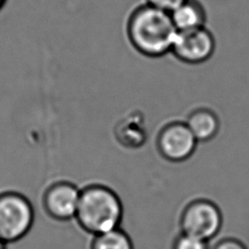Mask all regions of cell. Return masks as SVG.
I'll return each mask as SVG.
<instances>
[{"label": "cell", "mask_w": 249, "mask_h": 249, "mask_svg": "<svg viewBox=\"0 0 249 249\" xmlns=\"http://www.w3.org/2000/svg\"><path fill=\"white\" fill-rule=\"evenodd\" d=\"M172 249H209V245L204 239L181 231L174 238Z\"/></svg>", "instance_id": "8fae6325"}, {"label": "cell", "mask_w": 249, "mask_h": 249, "mask_svg": "<svg viewBox=\"0 0 249 249\" xmlns=\"http://www.w3.org/2000/svg\"><path fill=\"white\" fill-rule=\"evenodd\" d=\"M148 4L165 12L171 13L186 0H147Z\"/></svg>", "instance_id": "7c38bea8"}, {"label": "cell", "mask_w": 249, "mask_h": 249, "mask_svg": "<svg viewBox=\"0 0 249 249\" xmlns=\"http://www.w3.org/2000/svg\"><path fill=\"white\" fill-rule=\"evenodd\" d=\"M34 219V207L23 194L0 193V239L7 244L21 239L30 231Z\"/></svg>", "instance_id": "3957f363"}, {"label": "cell", "mask_w": 249, "mask_h": 249, "mask_svg": "<svg viewBox=\"0 0 249 249\" xmlns=\"http://www.w3.org/2000/svg\"><path fill=\"white\" fill-rule=\"evenodd\" d=\"M6 245L7 243L4 242L2 239H0V249H6Z\"/></svg>", "instance_id": "5bb4252c"}, {"label": "cell", "mask_w": 249, "mask_h": 249, "mask_svg": "<svg viewBox=\"0 0 249 249\" xmlns=\"http://www.w3.org/2000/svg\"><path fill=\"white\" fill-rule=\"evenodd\" d=\"M178 30L170 13L149 4L137 8L127 23V35L132 46L142 54L161 56L173 48Z\"/></svg>", "instance_id": "6da1fadb"}, {"label": "cell", "mask_w": 249, "mask_h": 249, "mask_svg": "<svg viewBox=\"0 0 249 249\" xmlns=\"http://www.w3.org/2000/svg\"><path fill=\"white\" fill-rule=\"evenodd\" d=\"M197 142L212 140L219 132L220 120L216 113L207 108L192 111L185 122Z\"/></svg>", "instance_id": "ba28073f"}, {"label": "cell", "mask_w": 249, "mask_h": 249, "mask_svg": "<svg viewBox=\"0 0 249 249\" xmlns=\"http://www.w3.org/2000/svg\"><path fill=\"white\" fill-rule=\"evenodd\" d=\"M5 2H6V0H0V10H1V9H2V7L4 6Z\"/></svg>", "instance_id": "9a60e30c"}, {"label": "cell", "mask_w": 249, "mask_h": 249, "mask_svg": "<svg viewBox=\"0 0 249 249\" xmlns=\"http://www.w3.org/2000/svg\"><path fill=\"white\" fill-rule=\"evenodd\" d=\"M172 21L178 31H186L203 27L205 11L196 0H186L170 13Z\"/></svg>", "instance_id": "9c48e42d"}, {"label": "cell", "mask_w": 249, "mask_h": 249, "mask_svg": "<svg viewBox=\"0 0 249 249\" xmlns=\"http://www.w3.org/2000/svg\"><path fill=\"white\" fill-rule=\"evenodd\" d=\"M124 217V205L111 188L90 184L81 189L75 220L89 233L97 235L118 228Z\"/></svg>", "instance_id": "7a4b0ae2"}, {"label": "cell", "mask_w": 249, "mask_h": 249, "mask_svg": "<svg viewBox=\"0 0 249 249\" xmlns=\"http://www.w3.org/2000/svg\"><path fill=\"white\" fill-rule=\"evenodd\" d=\"M81 190L72 182L56 181L44 192L42 204L45 212L55 221L75 219Z\"/></svg>", "instance_id": "8992f818"}, {"label": "cell", "mask_w": 249, "mask_h": 249, "mask_svg": "<svg viewBox=\"0 0 249 249\" xmlns=\"http://www.w3.org/2000/svg\"><path fill=\"white\" fill-rule=\"evenodd\" d=\"M213 249H248L240 240L232 237H226L218 241Z\"/></svg>", "instance_id": "4fadbf2b"}, {"label": "cell", "mask_w": 249, "mask_h": 249, "mask_svg": "<svg viewBox=\"0 0 249 249\" xmlns=\"http://www.w3.org/2000/svg\"><path fill=\"white\" fill-rule=\"evenodd\" d=\"M214 50L215 41L213 35L203 26L178 31L171 52L183 62L197 64L210 58Z\"/></svg>", "instance_id": "52a82bcc"}, {"label": "cell", "mask_w": 249, "mask_h": 249, "mask_svg": "<svg viewBox=\"0 0 249 249\" xmlns=\"http://www.w3.org/2000/svg\"><path fill=\"white\" fill-rule=\"evenodd\" d=\"M197 140L185 122H171L160 130L157 147L160 156L172 162L190 159L196 151Z\"/></svg>", "instance_id": "5b68a950"}, {"label": "cell", "mask_w": 249, "mask_h": 249, "mask_svg": "<svg viewBox=\"0 0 249 249\" xmlns=\"http://www.w3.org/2000/svg\"><path fill=\"white\" fill-rule=\"evenodd\" d=\"M179 222L182 232L209 241L219 233L223 215L212 200L196 198L183 208Z\"/></svg>", "instance_id": "277c9868"}, {"label": "cell", "mask_w": 249, "mask_h": 249, "mask_svg": "<svg viewBox=\"0 0 249 249\" xmlns=\"http://www.w3.org/2000/svg\"><path fill=\"white\" fill-rule=\"evenodd\" d=\"M90 249H134L129 235L121 228L93 235Z\"/></svg>", "instance_id": "30bf717a"}]
</instances>
